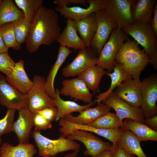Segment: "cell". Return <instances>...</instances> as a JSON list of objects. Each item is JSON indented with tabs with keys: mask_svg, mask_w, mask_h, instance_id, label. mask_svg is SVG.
Masks as SVG:
<instances>
[{
	"mask_svg": "<svg viewBox=\"0 0 157 157\" xmlns=\"http://www.w3.org/2000/svg\"><path fill=\"white\" fill-rule=\"evenodd\" d=\"M58 17L54 9L43 6L40 8L32 22L25 42L29 53L35 52L42 44L49 46L56 41L60 34Z\"/></svg>",
	"mask_w": 157,
	"mask_h": 157,
	"instance_id": "1",
	"label": "cell"
},
{
	"mask_svg": "<svg viewBox=\"0 0 157 157\" xmlns=\"http://www.w3.org/2000/svg\"><path fill=\"white\" fill-rule=\"evenodd\" d=\"M149 58L135 40L127 39L118 51L115 62L121 64L125 71L132 78L140 75L149 63Z\"/></svg>",
	"mask_w": 157,
	"mask_h": 157,
	"instance_id": "2",
	"label": "cell"
},
{
	"mask_svg": "<svg viewBox=\"0 0 157 157\" xmlns=\"http://www.w3.org/2000/svg\"><path fill=\"white\" fill-rule=\"evenodd\" d=\"M31 134L38 148V154L40 157L55 156L59 153L69 150L79 152L81 148L78 143L61 134L55 140L47 138L43 136L40 131L35 130Z\"/></svg>",
	"mask_w": 157,
	"mask_h": 157,
	"instance_id": "3",
	"label": "cell"
},
{
	"mask_svg": "<svg viewBox=\"0 0 157 157\" xmlns=\"http://www.w3.org/2000/svg\"><path fill=\"white\" fill-rule=\"evenodd\" d=\"M128 38L129 35L122 29L117 27L114 28L100 52L97 65L106 69L107 73H111L117 55Z\"/></svg>",
	"mask_w": 157,
	"mask_h": 157,
	"instance_id": "4",
	"label": "cell"
},
{
	"mask_svg": "<svg viewBox=\"0 0 157 157\" xmlns=\"http://www.w3.org/2000/svg\"><path fill=\"white\" fill-rule=\"evenodd\" d=\"M133 0H104L102 10L111 21L122 29L133 24L131 9Z\"/></svg>",
	"mask_w": 157,
	"mask_h": 157,
	"instance_id": "5",
	"label": "cell"
},
{
	"mask_svg": "<svg viewBox=\"0 0 157 157\" xmlns=\"http://www.w3.org/2000/svg\"><path fill=\"white\" fill-rule=\"evenodd\" d=\"M122 30L142 47L149 59L157 50V36L150 23L145 24H133Z\"/></svg>",
	"mask_w": 157,
	"mask_h": 157,
	"instance_id": "6",
	"label": "cell"
},
{
	"mask_svg": "<svg viewBox=\"0 0 157 157\" xmlns=\"http://www.w3.org/2000/svg\"><path fill=\"white\" fill-rule=\"evenodd\" d=\"M46 81L44 77L38 75L33 78V85L27 95L28 109L33 113L46 107L55 106L46 91Z\"/></svg>",
	"mask_w": 157,
	"mask_h": 157,
	"instance_id": "7",
	"label": "cell"
},
{
	"mask_svg": "<svg viewBox=\"0 0 157 157\" xmlns=\"http://www.w3.org/2000/svg\"><path fill=\"white\" fill-rule=\"evenodd\" d=\"M98 58L96 53L90 47L80 49L72 62L63 68L62 74L65 77L78 76L97 65Z\"/></svg>",
	"mask_w": 157,
	"mask_h": 157,
	"instance_id": "8",
	"label": "cell"
},
{
	"mask_svg": "<svg viewBox=\"0 0 157 157\" xmlns=\"http://www.w3.org/2000/svg\"><path fill=\"white\" fill-rule=\"evenodd\" d=\"M0 105L18 111L28 108L27 95L21 93L0 74Z\"/></svg>",
	"mask_w": 157,
	"mask_h": 157,
	"instance_id": "9",
	"label": "cell"
},
{
	"mask_svg": "<svg viewBox=\"0 0 157 157\" xmlns=\"http://www.w3.org/2000/svg\"><path fill=\"white\" fill-rule=\"evenodd\" d=\"M142 102L140 106L145 119L157 115V75L153 74L144 78L141 83Z\"/></svg>",
	"mask_w": 157,
	"mask_h": 157,
	"instance_id": "10",
	"label": "cell"
},
{
	"mask_svg": "<svg viewBox=\"0 0 157 157\" xmlns=\"http://www.w3.org/2000/svg\"><path fill=\"white\" fill-rule=\"evenodd\" d=\"M59 125L61 127L59 131L65 137L71 135L75 130H81L94 133L106 138L112 142V145L117 144V142L123 133L121 128L110 129L94 128L87 125L74 124L63 118L60 119Z\"/></svg>",
	"mask_w": 157,
	"mask_h": 157,
	"instance_id": "11",
	"label": "cell"
},
{
	"mask_svg": "<svg viewBox=\"0 0 157 157\" xmlns=\"http://www.w3.org/2000/svg\"><path fill=\"white\" fill-rule=\"evenodd\" d=\"M95 15L97 28L90 47L99 56L112 31L117 26L108 18L102 9L96 12Z\"/></svg>",
	"mask_w": 157,
	"mask_h": 157,
	"instance_id": "12",
	"label": "cell"
},
{
	"mask_svg": "<svg viewBox=\"0 0 157 157\" xmlns=\"http://www.w3.org/2000/svg\"><path fill=\"white\" fill-rule=\"evenodd\" d=\"M66 137L83 143L86 148L83 152L85 156L93 157L103 151L110 150L112 145L110 143L102 141L91 132L83 130H75Z\"/></svg>",
	"mask_w": 157,
	"mask_h": 157,
	"instance_id": "13",
	"label": "cell"
},
{
	"mask_svg": "<svg viewBox=\"0 0 157 157\" xmlns=\"http://www.w3.org/2000/svg\"><path fill=\"white\" fill-rule=\"evenodd\" d=\"M106 105L113 108L120 120L129 118L144 123L145 118L141 107L132 106L118 98L112 92L102 102Z\"/></svg>",
	"mask_w": 157,
	"mask_h": 157,
	"instance_id": "14",
	"label": "cell"
},
{
	"mask_svg": "<svg viewBox=\"0 0 157 157\" xmlns=\"http://www.w3.org/2000/svg\"><path fill=\"white\" fill-rule=\"evenodd\" d=\"M141 83L140 78H131L123 82L113 92L131 106L140 108L142 102Z\"/></svg>",
	"mask_w": 157,
	"mask_h": 157,
	"instance_id": "15",
	"label": "cell"
},
{
	"mask_svg": "<svg viewBox=\"0 0 157 157\" xmlns=\"http://www.w3.org/2000/svg\"><path fill=\"white\" fill-rule=\"evenodd\" d=\"M62 87L59 90L60 94L69 96L74 101L78 100L84 103L92 101V94L85 83L78 77L65 79L62 83Z\"/></svg>",
	"mask_w": 157,
	"mask_h": 157,
	"instance_id": "16",
	"label": "cell"
},
{
	"mask_svg": "<svg viewBox=\"0 0 157 157\" xmlns=\"http://www.w3.org/2000/svg\"><path fill=\"white\" fill-rule=\"evenodd\" d=\"M104 0H88L89 6L87 8L80 7H69L58 6L55 8L56 11L65 18L70 19L74 22L82 19L102 9Z\"/></svg>",
	"mask_w": 157,
	"mask_h": 157,
	"instance_id": "17",
	"label": "cell"
},
{
	"mask_svg": "<svg viewBox=\"0 0 157 157\" xmlns=\"http://www.w3.org/2000/svg\"><path fill=\"white\" fill-rule=\"evenodd\" d=\"M19 112L17 119L14 122L13 131L16 134L19 143H28L33 125L34 113L28 108Z\"/></svg>",
	"mask_w": 157,
	"mask_h": 157,
	"instance_id": "18",
	"label": "cell"
},
{
	"mask_svg": "<svg viewBox=\"0 0 157 157\" xmlns=\"http://www.w3.org/2000/svg\"><path fill=\"white\" fill-rule=\"evenodd\" d=\"M7 81L22 94H27L33 85L24 68V61L15 63L12 71L6 77Z\"/></svg>",
	"mask_w": 157,
	"mask_h": 157,
	"instance_id": "19",
	"label": "cell"
},
{
	"mask_svg": "<svg viewBox=\"0 0 157 157\" xmlns=\"http://www.w3.org/2000/svg\"><path fill=\"white\" fill-rule=\"evenodd\" d=\"M156 0H133L131 9L133 24H145L151 22Z\"/></svg>",
	"mask_w": 157,
	"mask_h": 157,
	"instance_id": "20",
	"label": "cell"
},
{
	"mask_svg": "<svg viewBox=\"0 0 157 157\" xmlns=\"http://www.w3.org/2000/svg\"><path fill=\"white\" fill-rule=\"evenodd\" d=\"M111 108L102 102L93 108H87L80 112L78 116L69 114L63 118L67 121L77 124L85 125L110 112Z\"/></svg>",
	"mask_w": 157,
	"mask_h": 157,
	"instance_id": "21",
	"label": "cell"
},
{
	"mask_svg": "<svg viewBox=\"0 0 157 157\" xmlns=\"http://www.w3.org/2000/svg\"><path fill=\"white\" fill-rule=\"evenodd\" d=\"M77 32L74 26V21L67 19L66 26L56 41L60 46L72 48L74 50L84 49L86 47Z\"/></svg>",
	"mask_w": 157,
	"mask_h": 157,
	"instance_id": "22",
	"label": "cell"
},
{
	"mask_svg": "<svg viewBox=\"0 0 157 157\" xmlns=\"http://www.w3.org/2000/svg\"><path fill=\"white\" fill-rule=\"evenodd\" d=\"M55 91L56 93L52 99L58 109V112L55 120L56 121L73 112H78L80 113L96 104L93 101L88 104L81 106L74 101H64L60 97L59 90L56 88Z\"/></svg>",
	"mask_w": 157,
	"mask_h": 157,
	"instance_id": "23",
	"label": "cell"
},
{
	"mask_svg": "<svg viewBox=\"0 0 157 157\" xmlns=\"http://www.w3.org/2000/svg\"><path fill=\"white\" fill-rule=\"evenodd\" d=\"M74 27L86 47H90L96 32L97 24L95 13L84 19L74 22Z\"/></svg>",
	"mask_w": 157,
	"mask_h": 157,
	"instance_id": "24",
	"label": "cell"
},
{
	"mask_svg": "<svg viewBox=\"0 0 157 157\" xmlns=\"http://www.w3.org/2000/svg\"><path fill=\"white\" fill-rule=\"evenodd\" d=\"M121 128L128 130L133 133L141 141H157V131L152 130L144 124L129 118H125Z\"/></svg>",
	"mask_w": 157,
	"mask_h": 157,
	"instance_id": "25",
	"label": "cell"
},
{
	"mask_svg": "<svg viewBox=\"0 0 157 157\" xmlns=\"http://www.w3.org/2000/svg\"><path fill=\"white\" fill-rule=\"evenodd\" d=\"M73 50L65 47L60 46L57 59L49 72L45 85L46 91L52 99L56 93L54 87V81L59 69Z\"/></svg>",
	"mask_w": 157,
	"mask_h": 157,
	"instance_id": "26",
	"label": "cell"
},
{
	"mask_svg": "<svg viewBox=\"0 0 157 157\" xmlns=\"http://www.w3.org/2000/svg\"><path fill=\"white\" fill-rule=\"evenodd\" d=\"M113 70V72L106 74L111 78L110 86L107 91L96 96V99L94 101L96 104H98L104 101L115 88L120 85L123 82L132 78L125 71L122 65L119 63L115 62Z\"/></svg>",
	"mask_w": 157,
	"mask_h": 157,
	"instance_id": "27",
	"label": "cell"
},
{
	"mask_svg": "<svg viewBox=\"0 0 157 157\" xmlns=\"http://www.w3.org/2000/svg\"><path fill=\"white\" fill-rule=\"evenodd\" d=\"M0 157H33L37 150L32 144L19 143L14 146L8 142L3 143L1 147Z\"/></svg>",
	"mask_w": 157,
	"mask_h": 157,
	"instance_id": "28",
	"label": "cell"
},
{
	"mask_svg": "<svg viewBox=\"0 0 157 157\" xmlns=\"http://www.w3.org/2000/svg\"><path fill=\"white\" fill-rule=\"evenodd\" d=\"M140 142L137 137L131 131L125 130H123V133L117 144L129 154L138 157H147L141 148Z\"/></svg>",
	"mask_w": 157,
	"mask_h": 157,
	"instance_id": "29",
	"label": "cell"
},
{
	"mask_svg": "<svg viewBox=\"0 0 157 157\" xmlns=\"http://www.w3.org/2000/svg\"><path fill=\"white\" fill-rule=\"evenodd\" d=\"M107 72L96 65L88 69L77 77L81 79L90 90L94 92L99 87L101 79Z\"/></svg>",
	"mask_w": 157,
	"mask_h": 157,
	"instance_id": "30",
	"label": "cell"
},
{
	"mask_svg": "<svg viewBox=\"0 0 157 157\" xmlns=\"http://www.w3.org/2000/svg\"><path fill=\"white\" fill-rule=\"evenodd\" d=\"M23 11L12 0H3L0 6V27L4 24L24 18Z\"/></svg>",
	"mask_w": 157,
	"mask_h": 157,
	"instance_id": "31",
	"label": "cell"
},
{
	"mask_svg": "<svg viewBox=\"0 0 157 157\" xmlns=\"http://www.w3.org/2000/svg\"><path fill=\"white\" fill-rule=\"evenodd\" d=\"M122 122L116 114L109 112L86 125L97 129H110L121 127Z\"/></svg>",
	"mask_w": 157,
	"mask_h": 157,
	"instance_id": "32",
	"label": "cell"
},
{
	"mask_svg": "<svg viewBox=\"0 0 157 157\" xmlns=\"http://www.w3.org/2000/svg\"><path fill=\"white\" fill-rule=\"evenodd\" d=\"M15 1L22 10L24 19L31 23L43 2V0H15Z\"/></svg>",
	"mask_w": 157,
	"mask_h": 157,
	"instance_id": "33",
	"label": "cell"
},
{
	"mask_svg": "<svg viewBox=\"0 0 157 157\" xmlns=\"http://www.w3.org/2000/svg\"><path fill=\"white\" fill-rule=\"evenodd\" d=\"M0 35L8 48L11 47L17 51L20 49L21 45L17 41L13 22L6 23L1 26Z\"/></svg>",
	"mask_w": 157,
	"mask_h": 157,
	"instance_id": "34",
	"label": "cell"
},
{
	"mask_svg": "<svg viewBox=\"0 0 157 157\" xmlns=\"http://www.w3.org/2000/svg\"><path fill=\"white\" fill-rule=\"evenodd\" d=\"M17 42L19 44L25 42L31 29V23L24 19L13 22Z\"/></svg>",
	"mask_w": 157,
	"mask_h": 157,
	"instance_id": "35",
	"label": "cell"
},
{
	"mask_svg": "<svg viewBox=\"0 0 157 157\" xmlns=\"http://www.w3.org/2000/svg\"><path fill=\"white\" fill-rule=\"evenodd\" d=\"M16 110L8 108L5 117L0 120V137L13 131L15 113Z\"/></svg>",
	"mask_w": 157,
	"mask_h": 157,
	"instance_id": "36",
	"label": "cell"
},
{
	"mask_svg": "<svg viewBox=\"0 0 157 157\" xmlns=\"http://www.w3.org/2000/svg\"><path fill=\"white\" fill-rule=\"evenodd\" d=\"M15 63L9 56L8 52L0 53V72L8 75L12 71Z\"/></svg>",
	"mask_w": 157,
	"mask_h": 157,
	"instance_id": "37",
	"label": "cell"
},
{
	"mask_svg": "<svg viewBox=\"0 0 157 157\" xmlns=\"http://www.w3.org/2000/svg\"><path fill=\"white\" fill-rule=\"evenodd\" d=\"M33 125L35 130L40 131L52 127L51 122L48 121L38 112L35 113L33 117Z\"/></svg>",
	"mask_w": 157,
	"mask_h": 157,
	"instance_id": "38",
	"label": "cell"
},
{
	"mask_svg": "<svg viewBox=\"0 0 157 157\" xmlns=\"http://www.w3.org/2000/svg\"><path fill=\"white\" fill-rule=\"evenodd\" d=\"M48 121L52 122L55 121L58 112L55 106L47 107L37 112Z\"/></svg>",
	"mask_w": 157,
	"mask_h": 157,
	"instance_id": "39",
	"label": "cell"
},
{
	"mask_svg": "<svg viewBox=\"0 0 157 157\" xmlns=\"http://www.w3.org/2000/svg\"><path fill=\"white\" fill-rule=\"evenodd\" d=\"M113 157H136L129 154L117 144L112 145L110 150Z\"/></svg>",
	"mask_w": 157,
	"mask_h": 157,
	"instance_id": "40",
	"label": "cell"
},
{
	"mask_svg": "<svg viewBox=\"0 0 157 157\" xmlns=\"http://www.w3.org/2000/svg\"><path fill=\"white\" fill-rule=\"evenodd\" d=\"M54 3L59 6H66L71 4H81L86 7H88L85 3L87 0H55L53 1Z\"/></svg>",
	"mask_w": 157,
	"mask_h": 157,
	"instance_id": "41",
	"label": "cell"
},
{
	"mask_svg": "<svg viewBox=\"0 0 157 157\" xmlns=\"http://www.w3.org/2000/svg\"><path fill=\"white\" fill-rule=\"evenodd\" d=\"M144 124L152 130L157 131V116L145 119Z\"/></svg>",
	"mask_w": 157,
	"mask_h": 157,
	"instance_id": "42",
	"label": "cell"
},
{
	"mask_svg": "<svg viewBox=\"0 0 157 157\" xmlns=\"http://www.w3.org/2000/svg\"><path fill=\"white\" fill-rule=\"evenodd\" d=\"M153 13L154 16L152 18L150 23L153 30L157 36V3L156 2L154 6Z\"/></svg>",
	"mask_w": 157,
	"mask_h": 157,
	"instance_id": "43",
	"label": "cell"
},
{
	"mask_svg": "<svg viewBox=\"0 0 157 157\" xmlns=\"http://www.w3.org/2000/svg\"><path fill=\"white\" fill-rule=\"evenodd\" d=\"M149 63L155 70L157 69V50H156L152 57L149 59Z\"/></svg>",
	"mask_w": 157,
	"mask_h": 157,
	"instance_id": "44",
	"label": "cell"
},
{
	"mask_svg": "<svg viewBox=\"0 0 157 157\" xmlns=\"http://www.w3.org/2000/svg\"><path fill=\"white\" fill-rule=\"evenodd\" d=\"M92 157H113V156L110 150H105Z\"/></svg>",
	"mask_w": 157,
	"mask_h": 157,
	"instance_id": "45",
	"label": "cell"
},
{
	"mask_svg": "<svg viewBox=\"0 0 157 157\" xmlns=\"http://www.w3.org/2000/svg\"><path fill=\"white\" fill-rule=\"evenodd\" d=\"M8 49L6 46L3 40L0 35V53L8 52Z\"/></svg>",
	"mask_w": 157,
	"mask_h": 157,
	"instance_id": "46",
	"label": "cell"
},
{
	"mask_svg": "<svg viewBox=\"0 0 157 157\" xmlns=\"http://www.w3.org/2000/svg\"><path fill=\"white\" fill-rule=\"evenodd\" d=\"M78 152V151H74L73 152L67 154L65 156L63 157H77ZM42 157H55V156H50Z\"/></svg>",
	"mask_w": 157,
	"mask_h": 157,
	"instance_id": "47",
	"label": "cell"
},
{
	"mask_svg": "<svg viewBox=\"0 0 157 157\" xmlns=\"http://www.w3.org/2000/svg\"><path fill=\"white\" fill-rule=\"evenodd\" d=\"M2 141L1 138L0 137V144H2Z\"/></svg>",
	"mask_w": 157,
	"mask_h": 157,
	"instance_id": "48",
	"label": "cell"
},
{
	"mask_svg": "<svg viewBox=\"0 0 157 157\" xmlns=\"http://www.w3.org/2000/svg\"><path fill=\"white\" fill-rule=\"evenodd\" d=\"M3 1L2 0H0V6L1 5L2 2Z\"/></svg>",
	"mask_w": 157,
	"mask_h": 157,
	"instance_id": "49",
	"label": "cell"
},
{
	"mask_svg": "<svg viewBox=\"0 0 157 157\" xmlns=\"http://www.w3.org/2000/svg\"><path fill=\"white\" fill-rule=\"evenodd\" d=\"M1 154V147L0 146V157Z\"/></svg>",
	"mask_w": 157,
	"mask_h": 157,
	"instance_id": "50",
	"label": "cell"
}]
</instances>
